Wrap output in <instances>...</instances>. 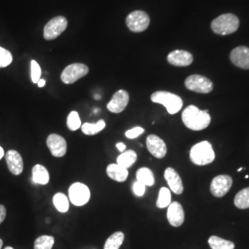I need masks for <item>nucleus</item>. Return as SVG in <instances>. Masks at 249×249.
Here are the masks:
<instances>
[{
  "label": "nucleus",
  "mask_w": 249,
  "mask_h": 249,
  "mask_svg": "<svg viewBox=\"0 0 249 249\" xmlns=\"http://www.w3.org/2000/svg\"><path fill=\"white\" fill-rule=\"evenodd\" d=\"M182 121L187 128L194 131H200L211 124L212 117L208 110L202 111L195 106H189L182 113Z\"/></svg>",
  "instance_id": "nucleus-1"
},
{
  "label": "nucleus",
  "mask_w": 249,
  "mask_h": 249,
  "mask_svg": "<svg viewBox=\"0 0 249 249\" xmlns=\"http://www.w3.org/2000/svg\"><path fill=\"white\" fill-rule=\"evenodd\" d=\"M189 157L194 164L199 166L208 165L212 163L215 159V153L213 145L207 141L196 143V145H194L191 148L189 152Z\"/></svg>",
  "instance_id": "nucleus-2"
},
{
  "label": "nucleus",
  "mask_w": 249,
  "mask_h": 249,
  "mask_svg": "<svg viewBox=\"0 0 249 249\" xmlns=\"http://www.w3.org/2000/svg\"><path fill=\"white\" fill-rule=\"evenodd\" d=\"M151 100L155 104L162 105L170 115L178 114L183 107V100L181 97L169 91H155L151 94Z\"/></svg>",
  "instance_id": "nucleus-3"
},
{
  "label": "nucleus",
  "mask_w": 249,
  "mask_h": 249,
  "mask_svg": "<svg viewBox=\"0 0 249 249\" xmlns=\"http://www.w3.org/2000/svg\"><path fill=\"white\" fill-rule=\"evenodd\" d=\"M239 27V19L238 18L231 14H223L215 18L212 22V29L215 34L220 36H228L233 34L237 31Z\"/></svg>",
  "instance_id": "nucleus-4"
},
{
  "label": "nucleus",
  "mask_w": 249,
  "mask_h": 249,
  "mask_svg": "<svg viewBox=\"0 0 249 249\" xmlns=\"http://www.w3.org/2000/svg\"><path fill=\"white\" fill-rule=\"evenodd\" d=\"M89 187L83 183H73L69 188V199L76 207H82L87 204L90 199Z\"/></svg>",
  "instance_id": "nucleus-5"
},
{
  "label": "nucleus",
  "mask_w": 249,
  "mask_h": 249,
  "mask_svg": "<svg viewBox=\"0 0 249 249\" xmlns=\"http://www.w3.org/2000/svg\"><path fill=\"white\" fill-rule=\"evenodd\" d=\"M89 73V68L85 64L74 63L69 65L61 73V80L65 84H73Z\"/></svg>",
  "instance_id": "nucleus-6"
},
{
  "label": "nucleus",
  "mask_w": 249,
  "mask_h": 249,
  "mask_svg": "<svg viewBox=\"0 0 249 249\" xmlns=\"http://www.w3.org/2000/svg\"><path fill=\"white\" fill-rule=\"evenodd\" d=\"M150 21L151 19L149 15L142 10L131 12L125 19L126 26L133 33H142L146 31L150 25Z\"/></svg>",
  "instance_id": "nucleus-7"
},
{
  "label": "nucleus",
  "mask_w": 249,
  "mask_h": 249,
  "mask_svg": "<svg viewBox=\"0 0 249 249\" xmlns=\"http://www.w3.org/2000/svg\"><path fill=\"white\" fill-rule=\"evenodd\" d=\"M187 89L197 93H209L213 89V83L201 75H191L185 80Z\"/></svg>",
  "instance_id": "nucleus-8"
},
{
  "label": "nucleus",
  "mask_w": 249,
  "mask_h": 249,
  "mask_svg": "<svg viewBox=\"0 0 249 249\" xmlns=\"http://www.w3.org/2000/svg\"><path fill=\"white\" fill-rule=\"evenodd\" d=\"M68 27V19L63 16H57L49 20L44 29L45 40L51 41L62 35Z\"/></svg>",
  "instance_id": "nucleus-9"
},
{
  "label": "nucleus",
  "mask_w": 249,
  "mask_h": 249,
  "mask_svg": "<svg viewBox=\"0 0 249 249\" xmlns=\"http://www.w3.org/2000/svg\"><path fill=\"white\" fill-rule=\"evenodd\" d=\"M46 146L55 158L64 157L68 151V144L62 136L56 133L50 134L46 139Z\"/></svg>",
  "instance_id": "nucleus-10"
},
{
  "label": "nucleus",
  "mask_w": 249,
  "mask_h": 249,
  "mask_svg": "<svg viewBox=\"0 0 249 249\" xmlns=\"http://www.w3.org/2000/svg\"><path fill=\"white\" fill-rule=\"evenodd\" d=\"M232 186V179L230 176L221 175L213 179L211 183V192L216 197L225 196Z\"/></svg>",
  "instance_id": "nucleus-11"
},
{
  "label": "nucleus",
  "mask_w": 249,
  "mask_h": 249,
  "mask_svg": "<svg viewBox=\"0 0 249 249\" xmlns=\"http://www.w3.org/2000/svg\"><path fill=\"white\" fill-rule=\"evenodd\" d=\"M146 146L151 155L157 159H162L166 156L167 146L157 135L151 134L147 137Z\"/></svg>",
  "instance_id": "nucleus-12"
},
{
  "label": "nucleus",
  "mask_w": 249,
  "mask_h": 249,
  "mask_svg": "<svg viewBox=\"0 0 249 249\" xmlns=\"http://www.w3.org/2000/svg\"><path fill=\"white\" fill-rule=\"evenodd\" d=\"M129 103V94L124 89H119L107 104V109L114 114L122 113Z\"/></svg>",
  "instance_id": "nucleus-13"
},
{
  "label": "nucleus",
  "mask_w": 249,
  "mask_h": 249,
  "mask_svg": "<svg viewBox=\"0 0 249 249\" xmlns=\"http://www.w3.org/2000/svg\"><path fill=\"white\" fill-rule=\"evenodd\" d=\"M167 208V220L170 224L174 227L181 226L185 222V212L182 205L174 201Z\"/></svg>",
  "instance_id": "nucleus-14"
},
{
  "label": "nucleus",
  "mask_w": 249,
  "mask_h": 249,
  "mask_svg": "<svg viewBox=\"0 0 249 249\" xmlns=\"http://www.w3.org/2000/svg\"><path fill=\"white\" fill-rule=\"evenodd\" d=\"M5 157L9 172L14 176H19L24 168V162L21 155L15 150H9Z\"/></svg>",
  "instance_id": "nucleus-15"
},
{
  "label": "nucleus",
  "mask_w": 249,
  "mask_h": 249,
  "mask_svg": "<svg viewBox=\"0 0 249 249\" xmlns=\"http://www.w3.org/2000/svg\"><path fill=\"white\" fill-rule=\"evenodd\" d=\"M231 63L243 70H249V48L238 46L234 48L230 54Z\"/></svg>",
  "instance_id": "nucleus-16"
},
{
  "label": "nucleus",
  "mask_w": 249,
  "mask_h": 249,
  "mask_svg": "<svg viewBox=\"0 0 249 249\" xmlns=\"http://www.w3.org/2000/svg\"><path fill=\"white\" fill-rule=\"evenodd\" d=\"M164 178L168 184L170 190L177 195H180L184 192V186L182 179L178 172L172 167H168L164 171Z\"/></svg>",
  "instance_id": "nucleus-17"
},
{
  "label": "nucleus",
  "mask_w": 249,
  "mask_h": 249,
  "mask_svg": "<svg viewBox=\"0 0 249 249\" xmlns=\"http://www.w3.org/2000/svg\"><path fill=\"white\" fill-rule=\"evenodd\" d=\"M167 61L176 67H187L193 62V55L185 50H175L168 54Z\"/></svg>",
  "instance_id": "nucleus-18"
},
{
  "label": "nucleus",
  "mask_w": 249,
  "mask_h": 249,
  "mask_svg": "<svg viewBox=\"0 0 249 249\" xmlns=\"http://www.w3.org/2000/svg\"><path fill=\"white\" fill-rule=\"evenodd\" d=\"M107 174L112 180L122 183L128 178V169L117 163H110L107 165Z\"/></svg>",
  "instance_id": "nucleus-19"
},
{
  "label": "nucleus",
  "mask_w": 249,
  "mask_h": 249,
  "mask_svg": "<svg viewBox=\"0 0 249 249\" xmlns=\"http://www.w3.org/2000/svg\"><path fill=\"white\" fill-rule=\"evenodd\" d=\"M32 175H33V182L37 185L41 186H45L49 183L50 181V174L46 167L37 163L32 170Z\"/></svg>",
  "instance_id": "nucleus-20"
},
{
  "label": "nucleus",
  "mask_w": 249,
  "mask_h": 249,
  "mask_svg": "<svg viewBox=\"0 0 249 249\" xmlns=\"http://www.w3.org/2000/svg\"><path fill=\"white\" fill-rule=\"evenodd\" d=\"M137 159H138V155L136 151L133 150H127L121 152V154L116 159V163L128 169L137 161Z\"/></svg>",
  "instance_id": "nucleus-21"
},
{
  "label": "nucleus",
  "mask_w": 249,
  "mask_h": 249,
  "mask_svg": "<svg viewBox=\"0 0 249 249\" xmlns=\"http://www.w3.org/2000/svg\"><path fill=\"white\" fill-rule=\"evenodd\" d=\"M137 181L141 182L146 187H152L155 184V178L153 172L150 168L142 167L136 173Z\"/></svg>",
  "instance_id": "nucleus-22"
},
{
  "label": "nucleus",
  "mask_w": 249,
  "mask_h": 249,
  "mask_svg": "<svg viewBox=\"0 0 249 249\" xmlns=\"http://www.w3.org/2000/svg\"><path fill=\"white\" fill-rule=\"evenodd\" d=\"M107 126V123L104 119H100L96 123H84L81 124L82 133L87 136H94L103 131Z\"/></svg>",
  "instance_id": "nucleus-23"
},
{
  "label": "nucleus",
  "mask_w": 249,
  "mask_h": 249,
  "mask_svg": "<svg viewBox=\"0 0 249 249\" xmlns=\"http://www.w3.org/2000/svg\"><path fill=\"white\" fill-rule=\"evenodd\" d=\"M53 204L57 212L61 213H67L70 211V199L62 192H58L53 195Z\"/></svg>",
  "instance_id": "nucleus-24"
},
{
  "label": "nucleus",
  "mask_w": 249,
  "mask_h": 249,
  "mask_svg": "<svg viewBox=\"0 0 249 249\" xmlns=\"http://www.w3.org/2000/svg\"><path fill=\"white\" fill-rule=\"evenodd\" d=\"M124 239V234L123 231H116L107 238L104 249H119L122 246Z\"/></svg>",
  "instance_id": "nucleus-25"
},
{
  "label": "nucleus",
  "mask_w": 249,
  "mask_h": 249,
  "mask_svg": "<svg viewBox=\"0 0 249 249\" xmlns=\"http://www.w3.org/2000/svg\"><path fill=\"white\" fill-rule=\"evenodd\" d=\"M209 245L212 249H234V244L219 236L213 235L209 238Z\"/></svg>",
  "instance_id": "nucleus-26"
},
{
  "label": "nucleus",
  "mask_w": 249,
  "mask_h": 249,
  "mask_svg": "<svg viewBox=\"0 0 249 249\" xmlns=\"http://www.w3.org/2000/svg\"><path fill=\"white\" fill-rule=\"evenodd\" d=\"M233 203L236 208L240 210H246L249 208V187L244 188L234 196Z\"/></svg>",
  "instance_id": "nucleus-27"
},
{
  "label": "nucleus",
  "mask_w": 249,
  "mask_h": 249,
  "mask_svg": "<svg viewBox=\"0 0 249 249\" xmlns=\"http://www.w3.org/2000/svg\"><path fill=\"white\" fill-rule=\"evenodd\" d=\"M172 200V196H171V190L167 187H161L159 191L158 198L156 201V206L159 209H164L167 208Z\"/></svg>",
  "instance_id": "nucleus-28"
},
{
  "label": "nucleus",
  "mask_w": 249,
  "mask_h": 249,
  "mask_svg": "<svg viewBox=\"0 0 249 249\" xmlns=\"http://www.w3.org/2000/svg\"><path fill=\"white\" fill-rule=\"evenodd\" d=\"M54 245V238L52 235H41L36 238L34 245L35 249H52Z\"/></svg>",
  "instance_id": "nucleus-29"
},
{
  "label": "nucleus",
  "mask_w": 249,
  "mask_h": 249,
  "mask_svg": "<svg viewBox=\"0 0 249 249\" xmlns=\"http://www.w3.org/2000/svg\"><path fill=\"white\" fill-rule=\"evenodd\" d=\"M81 120H80V115L77 111H72L67 118V125L68 128L71 131H77L79 128L81 127Z\"/></svg>",
  "instance_id": "nucleus-30"
},
{
  "label": "nucleus",
  "mask_w": 249,
  "mask_h": 249,
  "mask_svg": "<svg viewBox=\"0 0 249 249\" xmlns=\"http://www.w3.org/2000/svg\"><path fill=\"white\" fill-rule=\"evenodd\" d=\"M13 61L12 53L9 50L0 46V69L6 68L9 66Z\"/></svg>",
  "instance_id": "nucleus-31"
},
{
  "label": "nucleus",
  "mask_w": 249,
  "mask_h": 249,
  "mask_svg": "<svg viewBox=\"0 0 249 249\" xmlns=\"http://www.w3.org/2000/svg\"><path fill=\"white\" fill-rule=\"evenodd\" d=\"M42 75V70L39 64L36 62V60L31 61V79L34 83H36L41 80Z\"/></svg>",
  "instance_id": "nucleus-32"
},
{
  "label": "nucleus",
  "mask_w": 249,
  "mask_h": 249,
  "mask_svg": "<svg viewBox=\"0 0 249 249\" xmlns=\"http://www.w3.org/2000/svg\"><path fill=\"white\" fill-rule=\"evenodd\" d=\"M144 132H145V129L142 126H135L133 128L125 131L124 136H125V138H127L129 140H134V139H137L138 137H140L141 135H142Z\"/></svg>",
  "instance_id": "nucleus-33"
},
{
  "label": "nucleus",
  "mask_w": 249,
  "mask_h": 249,
  "mask_svg": "<svg viewBox=\"0 0 249 249\" xmlns=\"http://www.w3.org/2000/svg\"><path fill=\"white\" fill-rule=\"evenodd\" d=\"M132 191L135 196H143L146 192V186L136 180L132 185Z\"/></svg>",
  "instance_id": "nucleus-34"
},
{
  "label": "nucleus",
  "mask_w": 249,
  "mask_h": 249,
  "mask_svg": "<svg viewBox=\"0 0 249 249\" xmlns=\"http://www.w3.org/2000/svg\"><path fill=\"white\" fill-rule=\"evenodd\" d=\"M6 215H7L6 207L4 205L0 204V224L5 221Z\"/></svg>",
  "instance_id": "nucleus-35"
},
{
  "label": "nucleus",
  "mask_w": 249,
  "mask_h": 249,
  "mask_svg": "<svg viewBox=\"0 0 249 249\" xmlns=\"http://www.w3.org/2000/svg\"><path fill=\"white\" fill-rule=\"evenodd\" d=\"M116 149L118 150V151H120V152H123V151H125V149H126V147H125V145H124L123 142H118L116 144Z\"/></svg>",
  "instance_id": "nucleus-36"
},
{
  "label": "nucleus",
  "mask_w": 249,
  "mask_h": 249,
  "mask_svg": "<svg viewBox=\"0 0 249 249\" xmlns=\"http://www.w3.org/2000/svg\"><path fill=\"white\" fill-rule=\"evenodd\" d=\"M45 83H46L45 80L44 79H41V80L37 82V85H38L39 88H43L44 86H45Z\"/></svg>",
  "instance_id": "nucleus-37"
},
{
  "label": "nucleus",
  "mask_w": 249,
  "mask_h": 249,
  "mask_svg": "<svg viewBox=\"0 0 249 249\" xmlns=\"http://www.w3.org/2000/svg\"><path fill=\"white\" fill-rule=\"evenodd\" d=\"M4 156H5V151H4V149L0 146V160H1Z\"/></svg>",
  "instance_id": "nucleus-38"
},
{
  "label": "nucleus",
  "mask_w": 249,
  "mask_h": 249,
  "mask_svg": "<svg viewBox=\"0 0 249 249\" xmlns=\"http://www.w3.org/2000/svg\"><path fill=\"white\" fill-rule=\"evenodd\" d=\"M2 247H3V240L0 238V249H2Z\"/></svg>",
  "instance_id": "nucleus-39"
},
{
  "label": "nucleus",
  "mask_w": 249,
  "mask_h": 249,
  "mask_svg": "<svg viewBox=\"0 0 249 249\" xmlns=\"http://www.w3.org/2000/svg\"><path fill=\"white\" fill-rule=\"evenodd\" d=\"M13 249V248H11V247H7V248H6V249Z\"/></svg>",
  "instance_id": "nucleus-40"
},
{
  "label": "nucleus",
  "mask_w": 249,
  "mask_h": 249,
  "mask_svg": "<svg viewBox=\"0 0 249 249\" xmlns=\"http://www.w3.org/2000/svg\"><path fill=\"white\" fill-rule=\"evenodd\" d=\"M243 170V168L242 167H240V168H238V170H237V172H241Z\"/></svg>",
  "instance_id": "nucleus-41"
}]
</instances>
